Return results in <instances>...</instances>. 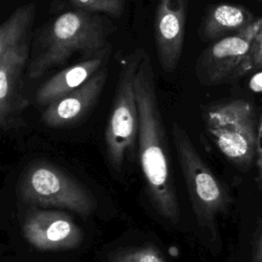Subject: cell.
I'll return each mask as SVG.
<instances>
[{
    "label": "cell",
    "instance_id": "cell-8",
    "mask_svg": "<svg viewBox=\"0 0 262 262\" xmlns=\"http://www.w3.org/2000/svg\"><path fill=\"white\" fill-rule=\"evenodd\" d=\"M23 234L34 248L41 251L73 249L82 242V231L72 218L60 211L37 210L23 223Z\"/></svg>",
    "mask_w": 262,
    "mask_h": 262
},
{
    "label": "cell",
    "instance_id": "cell-9",
    "mask_svg": "<svg viewBox=\"0 0 262 262\" xmlns=\"http://www.w3.org/2000/svg\"><path fill=\"white\" fill-rule=\"evenodd\" d=\"M187 16V0H158L155 14V41L164 71L173 72L180 60Z\"/></svg>",
    "mask_w": 262,
    "mask_h": 262
},
{
    "label": "cell",
    "instance_id": "cell-4",
    "mask_svg": "<svg viewBox=\"0 0 262 262\" xmlns=\"http://www.w3.org/2000/svg\"><path fill=\"white\" fill-rule=\"evenodd\" d=\"M143 52L142 49H137L127 55L121 63L114 102L105 129L107 157L112 166L117 170H121L125 160L133 158L138 140L139 113L134 80Z\"/></svg>",
    "mask_w": 262,
    "mask_h": 262
},
{
    "label": "cell",
    "instance_id": "cell-15",
    "mask_svg": "<svg viewBox=\"0 0 262 262\" xmlns=\"http://www.w3.org/2000/svg\"><path fill=\"white\" fill-rule=\"evenodd\" d=\"M111 262H167L154 246L131 247L118 252Z\"/></svg>",
    "mask_w": 262,
    "mask_h": 262
},
{
    "label": "cell",
    "instance_id": "cell-13",
    "mask_svg": "<svg viewBox=\"0 0 262 262\" xmlns=\"http://www.w3.org/2000/svg\"><path fill=\"white\" fill-rule=\"evenodd\" d=\"M256 17L243 5L220 3L212 6L204 16L200 36L204 41L214 42L250 27Z\"/></svg>",
    "mask_w": 262,
    "mask_h": 262
},
{
    "label": "cell",
    "instance_id": "cell-3",
    "mask_svg": "<svg viewBox=\"0 0 262 262\" xmlns=\"http://www.w3.org/2000/svg\"><path fill=\"white\" fill-rule=\"evenodd\" d=\"M172 136L198 224L203 230L214 234L217 217L228 206V194L202 159L187 133L176 123L172 127Z\"/></svg>",
    "mask_w": 262,
    "mask_h": 262
},
{
    "label": "cell",
    "instance_id": "cell-7",
    "mask_svg": "<svg viewBox=\"0 0 262 262\" xmlns=\"http://www.w3.org/2000/svg\"><path fill=\"white\" fill-rule=\"evenodd\" d=\"M261 28L259 17L247 29L212 42L196 62L199 80L205 85H218L243 77L245 62Z\"/></svg>",
    "mask_w": 262,
    "mask_h": 262
},
{
    "label": "cell",
    "instance_id": "cell-6",
    "mask_svg": "<svg viewBox=\"0 0 262 262\" xmlns=\"http://www.w3.org/2000/svg\"><path fill=\"white\" fill-rule=\"evenodd\" d=\"M19 192L29 204L67 209L83 216L92 213L96 207L95 200L85 187L47 163H35L26 170Z\"/></svg>",
    "mask_w": 262,
    "mask_h": 262
},
{
    "label": "cell",
    "instance_id": "cell-1",
    "mask_svg": "<svg viewBox=\"0 0 262 262\" xmlns=\"http://www.w3.org/2000/svg\"><path fill=\"white\" fill-rule=\"evenodd\" d=\"M134 89L139 113L138 154L147 191L157 212L172 224H177L180 209L156 93L154 71L145 51L136 70Z\"/></svg>",
    "mask_w": 262,
    "mask_h": 262
},
{
    "label": "cell",
    "instance_id": "cell-18",
    "mask_svg": "<svg viewBox=\"0 0 262 262\" xmlns=\"http://www.w3.org/2000/svg\"><path fill=\"white\" fill-rule=\"evenodd\" d=\"M255 158H256L259 175L262 178V117L259 119V122H258V137H257Z\"/></svg>",
    "mask_w": 262,
    "mask_h": 262
},
{
    "label": "cell",
    "instance_id": "cell-14",
    "mask_svg": "<svg viewBox=\"0 0 262 262\" xmlns=\"http://www.w3.org/2000/svg\"><path fill=\"white\" fill-rule=\"evenodd\" d=\"M36 13L34 3L17 7L7 19L0 24V59L7 50L28 40Z\"/></svg>",
    "mask_w": 262,
    "mask_h": 262
},
{
    "label": "cell",
    "instance_id": "cell-10",
    "mask_svg": "<svg viewBox=\"0 0 262 262\" xmlns=\"http://www.w3.org/2000/svg\"><path fill=\"white\" fill-rule=\"evenodd\" d=\"M28 61V40L7 50L0 59V128L8 126L28 105L23 92V75Z\"/></svg>",
    "mask_w": 262,
    "mask_h": 262
},
{
    "label": "cell",
    "instance_id": "cell-17",
    "mask_svg": "<svg viewBox=\"0 0 262 262\" xmlns=\"http://www.w3.org/2000/svg\"><path fill=\"white\" fill-rule=\"evenodd\" d=\"M262 71V28L255 37L251 52L245 62L244 76L251 72Z\"/></svg>",
    "mask_w": 262,
    "mask_h": 262
},
{
    "label": "cell",
    "instance_id": "cell-11",
    "mask_svg": "<svg viewBox=\"0 0 262 262\" xmlns=\"http://www.w3.org/2000/svg\"><path fill=\"white\" fill-rule=\"evenodd\" d=\"M107 77L106 64L101 67L83 85L48 104L42 114L43 122L53 128L77 123L94 106Z\"/></svg>",
    "mask_w": 262,
    "mask_h": 262
},
{
    "label": "cell",
    "instance_id": "cell-2",
    "mask_svg": "<svg viewBox=\"0 0 262 262\" xmlns=\"http://www.w3.org/2000/svg\"><path fill=\"white\" fill-rule=\"evenodd\" d=\"M113 24L107 16L76 8L66 11L48 24L36 38L28 75L40 78L49 70L62 66L75 53L90 58L107 47Z\"/></svg>",
    "mask_w": 262,
    "mask_h": 262
},
{
    "label": "cell",
    "instance_id": "cell-5",
    "mask_svg": "<svg viewBox=\"0 0 262 262\" xmlns=\"http://www.w3.org/2000/svg\"><path fill=\"white\" fill-rule=\"evenodd\" d=\"M258 122L253 104L246 99L213 104L205 112L206 128L215 145L239 167L249 166L255 158Z\"/></svg>",
    "mask_w": 262,
    "mask_h": 262
},
{
    "label": "cell",
    "instance_id": "cell-19",
    "mask_svg": "<svg viewBox=\"0 0 262 262\" xmlns=\"http://www.w3.org/2000/svg\"><path fill=\"white\" fill-rule=\"evenodd\" d=\"M252 261L253 262H262V232L257 238L254 251H253V256H252Z\"/></svg>",
    "mask_w": 262,
    "mask_h": 262
},
{
    "label": "cell",
    "instance_id": "cell-12",
    "mask_svg": "<svg viewBox=\"0 0 262 262\" xmlns=\"http://www.w3.org/2000/svg\"><path fill=\"white\" fill-rule=\"evenodd\" d=\"M110 50L111 46L100 53L90 58H84L78 63L68 67L50 77L40 86L36 93L38 104L47 106L83 85L101 67L106 64Z\"/></svg>",
    "mask_w": 262,
    "mask_h": 262
},
{
    "label": "cell",
    "instance_id": "cell-16",
    "mask_svg": "<svg viewBox=\"0 0 262 262\" xmlns=\"http://www.w3.org/2000/svg\"><path fill=\"white\" fill-rule=\"evenodd\" d=\"M78 9L103 13L107 16L120 17L124 11L125 0H69Z\"/></svg>",
    "mask_w": 262,
    "mask_h": 262
}]
</instances>
